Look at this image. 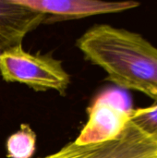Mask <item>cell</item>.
<instances>
[{"label":"cell","instance_id":"obj_6","mask_svg":"<svg viewBox=\"0 0 157 158\" xmlns=\"http://www.w3.org/2000/svg\"><path fill=\"white\" fill-rule=\"evenodd\" d=\"M45 19V14L18 0H0V51L21 45L25 36Z\"/></svg>","mask_w":157,"mask_h":158},{"label":"cell","instance_id":"obj_7","mask_svg":"<svg viewBox=\"0 0 157 158\" xmlns=\"http://www.w3.org/2000/svg\"><path fill=\"white\" fill-rule=\"evenodd\" d=\"M36 134L30 126L22 124L20 130L6 141V155L9 158H31L35 151Z\"/></svg>","mask_w":157,"mask_h":158},{"label":"cell","instance_id":"obj_8","mask_svg":"<svg viewBox=\"0 0 157 158\" xmlns=\"http://www.w3.org/2000/svg\"><path fill=\"white\" fill-rule=\"evenodd\" d=\"M129 119L143 133L157 141V103L137 109H130Z\"/></svg>","mask_w":157,"mask_h":158},{"label":"cell","instance_id":"obj_1","mask_svg":"<svg viewBox=\"0 0 157 158\" xmlns=\"http://www.w3.org/2000/svg\"><path fill=\"white\" fill-rule=\"evenodd\" d=\"M85 58L117 86L157 103V48L141 34L108 24L94 25L76 42Z\"/></svg>","mask_w":157,"mask_h":158},{"label":"cell","instance_id":"obj_4","mask_svg":"<svg viewBox=\"0 0 157 158\" xmlns=\"http://www.w3.org/2000/svg\"><path fill=\"white\" fill-rule=\"evenodd\" d=\"M129 111L112 94L100 95L89 108V119L74 143L83 145L116 137L128 122Z\"/></svg>","mask_w":157,"mask_h":158},{"label":"cell","instance_id":"obj_5","mask_svg":"<svg viewBox=\"0 0 157 158\" xmlns=\"http://www.w3.org/2000/svg\"><path fill=\"white\" fill-rule=\"evenodd\" d=\"M19 3L56 17L57 19H70L101 14L118 13L135 8L140 3L135 1L105 2L98 0H18Z\"/></svg>","mask_w":157,"mask_h":158},{"label":"cell","instance_id":"obj_3","mask_svg":"<svg viewBox=\"0 0 157 158\" xmlns=\"http://www.w3.org/2000/svg\"><path fill=\"white\" fill-rule=\"evenodd\" d=\"M42 158H157V141L129 119L122 131L110 140L83 145L72 142Z\"/></svg>","mask_w":157,"mask_h":158},{"label":"cell","instance_id":"obj_2","mask_svg":"<svg viewBox=\"0 0 157 158\" xmlns=\"http://www.w3.org/2000/svg\"><path fill=\"white\" fill-rule=\"evenodd\" d=\"M0 72L6 82L25 84L34 91L65 94L70 77L62 62L49 55H33L18 45L0 53Z\"/></svg>","mask_w":157,"mask_h":158}]
</instances>
